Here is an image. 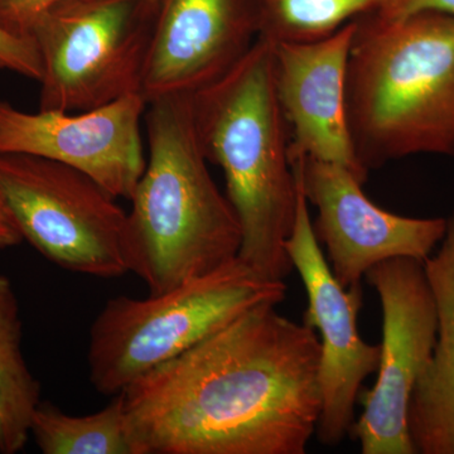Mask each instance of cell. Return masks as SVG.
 Here are the masks:
<instances>
[{
    "label": "cell",
    "mask_w": 454,
    "mask_h": 454,
    "mask_svg": "<svg viewBox=\"0 0 454 454\" xmlns=\"http://www.w3.org/2000/svg\"><path fill=\"white\" fill-rule=\"evenodd\" d=\"M276 303L247 309L122 391L143 454H304L318 426L321 343Z\"/></svg>",
    "instance_id": "obj_1"
},
{
    "label": "cell",
    "mask_w": 454,
    "mask_h": 454,
    "mask_svg": "<svg viewBox=\"0 0 454 454\" xmlns=\"http://www.w3.org/2000/svg\"><path fill=\"white\" fill-rule=\"evenodd\" d=\"M192 101L203 154L223 169L240 225L239 258L269 280L286 279L293 269L286 243L297 215L298 184L273 44L256 38L231 71Z\"/></svg>",
    "instance_id": "obj_2"
},
{
    "label": "cell",
    "mask_w": 454,
    "mask_h": 454,
    "mask_svg": "<svg viewBox=\"0 0 454 454\" xmlns=\"http://www.w3.org/2000/svg\"><path fill=\"white\" fill-rule=\"evenodd\" d=\"M348 70L349 130L369 172L415 154L454 158V16L356 18Z\"/></svg>",
    "instance_id": "obj_3"
},
{
    "label": "cell",
    "mask_w": 454,
    "mask_h": 454,
    "mask_svg": "<svg viewBox=\"0 0 454 454\" xmlns=\"http://www.w3.org/2000/svg\"><path fill=\"white\" fill-rule=\"evenodd\" d=\"M149 158L127 219L129 273L158 294L239 255L241 230L215 184L197 136L191 94L149 101Z\"/></svg>",
    "instance_id": "obj_4"
},
{
    "label": "cell",
    "mask_w": 454,
    "mask_h": 454,
    "mask_svg": "<svg viewBox=\"0 0 454 454\" xmlns=\"http://www.w3.org/2000/svg\"><path fill=\"white\" fill-rule=\"evenodd\" d=\"M286 288L284 280H269L236 256L167 292L110 298L90 328V382L103 395H118L247 309L282 303Z\"/></svg>",
    "instance_id": "obj_5"
},
{
    "label": "cell",
    "mask_w": 454,
    "mask_h": 454,
    "mask_svg": "<svg viewBox=\"0 0 454 454\" xmlns=\"http://www.w3.org/2000/svg\"><path fill=\"white\" fill-rule=\"evenodd\" d=\"M160 4L64 0L29 31L42 64L40 110L86 112L131 94L143 74Z\"/></svg>",
    "instance_id": "obj_6"
},
{
    "label": "cell",
    "mask_w": 454,
    "mask_h": 454,
    "mask_svg": "<svg viewBox=\"0 0 454 454\" xmlns=\"http://www.w3.org/2000/svg\"><path fill=\"white\" fill-rule=\"evenodd\" d=\"M0 192L23 241L57 267L98 279L129 273L128 212L85 173L35 155L0 153Z\"/></svg>",
    "instance_id": "obj_7"
},
{
    "label": "cell",
    "mask_w": 454,
    "mask_h": 454,
    "mask_svg": "<svg viewBox=\"0 0 454 454\" xmlns=\"http://www.w3.org/2000/svg\"><path fill=\"white\" fill-rule=\"evenodd\" d=\"M365 279L381 301L380 363L349 434L364 454H415L409 405L437 340L434 297L422 260H385L370 269Z\"/></svg>",
    "instance_id": "obj_8"
},
{
    "label": "cell",
    "mask_w": 454,
    "mask_h": 454,
    "mask_svg": "<svg viewBox=\"0 0 454 454\" xmlns=\"http://www.w3.org/2000/svg\"><path fill=\"white\" fill-rule=\"evenodd\" d=\"M286 250L309 297L303 324L318 331L321 343L322 409L317 438L325 446H339L354 426L355 405L363 382L378 372L381 348L365 342L358 333L363 286L345 288L333 276L317 240L309 202L300 184L297 215Z\"/></svg>",
    "instance_id": "obj_9"
},
{
    "label": "cell",
    "mask_w": 454,
    "mask_h": 454,
    "mask_svg": "<svg viewBox=\"0 0 454 454\" xmlns=\"http://www.w3.org/2000/svg\"><path fill=\"white\" fill-rule=\"evenodd\" d=\"M307 202L318 211L313 230L325 247L328 265L345 288L361 286L385 260H426L441 244L447 219H414L382 210L367 199L346 167L310 157L292 160Z\"/></svg>",
    "instance_id": "obj_10"
},
{
    "label": "cell",
    "mask_w": 454,
    "mask_h": 454,
    "mask_svg": "<svg viewBox=\"0 0 454 454\" xmlns=\"http://www.w3.org/2000/svg\"><path fill=\"white\" fill-rule=\"evenodd\" d=\"M146 106L131 94L86 112L26 113L0 98V153L65 164L129 201L145 169L140 122Z\"/></svg>",
    "instance_id": "obj_11"
},
{
    "label": "cell",
    "mask_w": 454,
    "mask_h": 454,
    "mask_svg": "<svg viewBox=\"0 0 454 454\" xmlns=\"http://www.w3.org/2000/svg\"><path fill=\"white\" fill-rule=\"evenodd\" d=\"M256 38L255 0H162L142 97L196 94L231 71Z\"/></svg>",
    "instance_id": "obj_12"
},
{
    "label": "cell",
    "mask_w": 454,
    "mask_h": 454,
    "mask_svg": "<svg viewBox=\"0 0 454 454\" xmlns=\"http://www.w3.org/2000/svg\"><path fill=\"white\" fill-rule=\"evenodd\" d=\"M356 20L330 37L273 44L278 98L291 128L289 158L337 163L365 184L348 114V70Z\"/></svg>",
    "instance_id": "obj_13"
},
{
    "label": "cell",
    "mask_w": 454,
    "mask_h": 454,
    "mask_svg": "<svg viewBox=\"0 0 454 454\" xmlns=\"http://www.w3.org/2000/svg\"><path fill=\"white\" fill-rule=\"evenodd\" d=\"M424 269L437 307V340L411 395L409 432L417 453L454 454V214Z\"/></svg>",
    "instance_id": "obj_14"
},
{
    "label": "cell",
    "mask_w": 454,
    "mask_h": 454,
    "mask_svg": "<svg viewBox=\"0 0 454 454\" xmlns=\"http://www.w3.org/2000/svg\"><path fill=\"white\" fill-rule=\"evenodd\" d=\"M23 324L13 284L0 274V453L17 454L31 438L41 384L23 355Z\"/></svg>",
    "instance_id": "obj_15"
},
{
    "label": "cell",
    "mask_w": 454,
    "mask_h": 454,
    "mask_svg": "<svg viewBox=\"0 0 454 454\" xmlns=\"http://www.w3.org/2000/svg\"><path fill=\"white\" fill-rule=\"evenodd\" d=\"M31 437L43 454H143L122 394L92 414L71 415L50 402L33 413Z\"/></svg>",
    "instance_id": "obj_16"
},
{
    "label": "cell",
    "mask_w": 454,
    "mask_h": 454,
    "mask_svg": "<svg viewBox=\"0 0 454 454\" xmlns=\"http://www.w3.org/2000/svg\"><path fill=\"white\" fill-rule=\"evenodd\" d=\"M385 0H255L258 37L306 43L330 37L351 20L376 11Z\"/></svg>",
    "instance_id": "obj_17"
},
{
    "label": "cell",
    "mask_w": 454,
    "mask_h": 454,
    "mask_svg": "<svg viewBox=\"0 0 454 454\" xmlns=\"http://www.w3.org/2000/svg\"><path fill=\"white\" fill-rule=\"evenodd\" d=\"M0 71L22 74L40 82L42 64L31 37H20L0 25Z\"/></svg>",
    "instance_id": "obj_18"
},
{
    "label": "cell",
    "mask_w": 454,
    "mask_h": 454,
    "mask_svg": "<svg viewBox=\"0 0 454 454\" xmlns=\"http://www.w3.org/2000/svg\"><path fill=\"white\" fill-rule=\"evenodd\" d=\"M64 0H0V25L20 37H29L37 18Z\"/></svg>",
    "instance_id": "obj_19"
},
{
    "label": "cell",
    "mask_w": 454,
    "mask_h": 454,
    "mask_svg": "<svg viewBox=\"0 0 454 454\" xmlns=\"http://www.w3.org/2000/svg\"><path fill=\"white\" fill-rule=\"evenodd\" d=\"M385 20H397L420 12H439L454 16V0H385L372 11Z\"/></svg>",
    "instance_id": "obj_20"
},
{
    "label": "cell",
    "mask_w": 454,
    "mask_h": 454,
    "mask_svg": "<svg viewBox=\"0 0 454 454\" xmlns=\"http://www.w3.org/2000/svg\"><path fill=\"white\" fill-rule=\"evenodd\" d=\"M23 238L16 225L7 203L0 192V249H9L22 243Z\"/></svg>",
    "instance_id": "obj_21"
},
{
    "label": "cell",
    "mask_w": 454,
    "mask_h": 454,
    "mask_svg": "<svg viewBox=\"0 0 454 454\" xmlns=\"http://www.w3.org/2000/svg\"><path fill=\"white\" fill-rule=\"evenodd\" d=\"M155 3H158V4H160L162 3V0H154Z\"/></svg>",
    "instance_id": "obj_22"
}]
</instances>
